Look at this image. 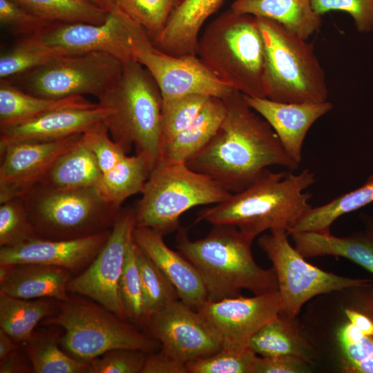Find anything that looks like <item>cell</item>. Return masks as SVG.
Masks as SVG:
<instances>
[{
    "instance_id": "1",
    "label": "cell",
    "mask_w": 373,
    "mask_h": 373,
    "mask_svg": "<svg viewBox=\"0 0 373 373\" xmlns=\"http://www.w3.org/2000/svg\"><path fill=\"white\" fill-rule=\"evenodd\" d=\"M225 116L211 141L186 164L231 193L258 180L271 166L295 170L299 164L286 153L269 123L233 90L222 99Z\"/></svg>"
},
{
    "instance_id": "2",
    "label": "cell",
    "mask_w": 373,
    "mask_h": 373,
    "mask_svg": "<svg viewBox=\"0 0 373 373\" xmlns=\"http://www.w3.org/2000/svg\"><path fill=\"white\" fill-rule=\"evenodd\" d=\"M315 182L309 169L298 174L267 169L245 189L201 210L195 222L233 225L254 238L275 229L289 233L312 207V194L305 190Z\"/></svg>"
},
{
    "instance_id": "3",
    "label": "cell",
    "mask_w": 373,
    "mask_h": 373,
    "mask_svg": "<svg viewBox=\"0 0 373 373\" xmlns=\"http://www.w3.org/2000/svg\"><path fill=\"white\" fill-rule=\"evenodd\" d=\"M176 237L178 251L195 267L207 293V300L278 291L274 268L260 267L253 256L254 238L230 224H214L202 238L192 240L184 228Z\"/></svg>"
},
{
    "instance_id": "4",
    "label": "cell",
    "mask_w": 373,
    "mask_h": 373,
    "mask_svg": "<svg viewBox=\"0 0 373 373\" xmlns=\"http://www.w3.org/2000/svg\"><path fill=\"white\" fill-rule=\"evenodd\" d=\"M196 55L233 90L265 97V50L256 17L229 9L200 34Z\"/></svg>"
},
{
    "instance_id": "5",
    "label": "cell",
    "mask_w": 373,
    "mask_h": 373,
    "mask_svg": "<svg viewBox=\"0 0 373 373\" xmlns=\"http://www.w3.org/2000/svg\"><path fill=\"white\" fill-rule=\"evenodd\" d=\"M256 17L264 44L265 97L285 103L327 101L325 73L313 44L274 20Z\"/></svg>"
},
{
    "instance_id": "6",
    "label": "cell",
    "mask_w": 373,
    "mask_h": 373,
    "mask_svg": "<svg viewBox=\"0 0 373 373\" xmlns=\"http://www.w3.org/2000/svg\"><path fill=\"white\" fill-rule=\"evenodd\" d=\"M112 113L106 122L111 137L126 153L133 146L155 164L161 146L162 97L150 73L139 62L124 64L116 84L99 99Z\"/></svg>"
},
{
    "instance_id": "7",
    "label": "cell",
    "mask_w": 373,
    "mask_h": 373,
    "mask_svg": "<svg viewBox=\"0 0 373 373\" xmlns=\"http://www.w3.org/2000/svg\"><path fill=\"white\" fill-rule=\"evenodd\" d=\"M231 194L185 163L157 162L134 207L136 227L164 236L180 227V218L188 210L218 204Z\"/></svg>"
},
{
    "instance_id": "8",
    "label": "cell",
    "mask_w": 373,
    "mask_h": 373,
    "mask_svg": "<svg viewBox=\"0 0 373 373\" xmlns=\"http://www.w3.org/2000/svg\"><path fill=\"white\" fill-rule=\"evenodd\" d=\"M57 314L43 320L44 325L64 329L61 346L71 356L89 362L115 349L156 352L160 343L125 322L99 303L77 298L58 301Z\"/></svg>"
},
{
    "instance_id": "9",
    "label": "cell",
    "mask_w": 373,
    "mask_h": 373,
    "mask_svg": "<svg viewBox=\"0 0 373 373\" xmlns=\"http://www.w3.org/2000/svg\"><path fill=\"white\" fill-rule=\"evenodd\" d=\"M22 198L39 238L68 240L112 228L122 208L106 202L96 187L35 186Z\"/></svg>"
},
{
    "instance_id": "10",
    "label": "cell",
    "mask_w": 373,
    "mask_h": 373,
    "mask_svg": "<svg viewBox=\"0 0 373 373\" xmlns=\"http://www.w3.org/2000/svg\"><path fill=\"white\" fill-rule=\"evenodd\" d=\"M124 64L103 52L67 54L7 79L41 97L60 99L90 95L99 99L118 81Z\"/></svg>"
},
{
    "instance_id": "11",
    "label": "cell",
    "mask_w": 373,
    "mask_h": 373,
    "mask_svg": "<svg viewBox=\"0 0 373 373\" xmlns=\"http://www.w3.org/2000/svg\"><path fill=\"white\" fill-rule=\"evenodd\" d=\"M288 231L275 229L262 235L258 245L273 264L281 298L280 316L294 320L313 297L351 287L372 285L369 279L351 278L323 271L307 262L288 240Z\"/></svg>"
},
{
    "instance_id": "12",
    "label": "cell",
    "mask_w": 373,
    "mask_h": 373,
    "mask_svg": "<svg viewBox=\"0 0 373 373\" xmlns=\"http://www.w3.org/2000/svg\"><path fill=\"white\" fill-rule=\"evenodd\" d=\"M131 45L133 59L152 75L163 99L191 94L224 99L235 90L197 55L175 57L156 48L141 26L134 31Z\"/></svg>"
},
{
    "instance_id": "13",
    "label": "cell",
    "mask_w": 373,
    "mask_h": 373,
    "mask_svg": "<svg viewBox=\"0 0 373 373\" xmlns=\"http://www.w3.org/2000/svg\"><path fill=\"white\" fill-rule=\"evenodd\" d=\"M135 227L134 208L121 209L107 240L95 258L67 285L68 292L89 298L123 320L127 316L120 292V280Z\"/></svg>"
},
{
    "instance_id": "14",
    "label": "cell",
    "mask_w": 373,
    "mask_h": 373,
    "mask_svg": "<svg viewBox=\"0 0 373 373\" xmlns=\"http://www.w3.org/2000/svg\"><path fill=\"white\" fill-rule=\"evenodd\" d=\"M138 26L115 8L102 23H52L27 37L44 47L67 54L103 52L125 63L133 59L131 38Z\"/></svg>"
},
{
    "instance_id": "15",
    "label": "cell",
    "mask_w": 373,
    "mask_h": 373,
    "mask_svg": "<svg viewBox=\"0 0 373 373\" xmlns=\"http://www.w3.org/2000/svg\"><path fill=\"white\" fill-rule=\"evenodd\" d=\"M144 325L162 351L185 364L211 356L222 347L212 326L198 310L180 299L151 316Z\"/></svg>"
},
{
    "instance_id": "16",
    "label": "cell",
    "mask_w": 373,
    "mask_h": 373,
    "mask_svg": "<svg viewBox=\"0 0 373 373\" xmlns=\"http://www.w3.org/2000/svg\"><path fill=\"white\" fill-rule=\"evenodd\" d=\"M196 310L216 330L222 348L243 350L262 327L280 315L281 298L278 291L252 297L240 295L206 300Z\"/></svg>"
},
{
    "instance_id": "17",
    "label": "cell",
    "mask_w": 373,
    "mask_h": 373,
    "mask_svg": "<svg viewBox=\"0 0 373 373\" xmlns=\"http://www.w3.org/2000/svg\"><path fill=\"white\" fill-rule=\"evenodd\" d=\"M82 134L46 142H25L0 148V203L22 196L38 184L57 159Z\"/></svg>"
},
{
    "instance_id": "18",
    "label": "cell",
    "mask_w": 373,
    "mask_h": 373,
    "mask_svg": "<svg viewBox=\"0 0 373 373\" xmlns=\"http://www.w3.org/2000/svg\"><path fill=\"white\" fill-rule=\"evenodd\" d=\"M111 230L76 239L37 238L15 246L1 247L0 264H42L70 271L86 269L105 244Z\"/></svg>"
},
{
    "instance_id": "19",
    "label": "cell",
    "mask_w": 373,
    "mask_h": 373,
    "mask_svg": "<svg viewBox=\"0 0 373 373\" xmlns=\"http://www.w3.org/2000/svg\"><path fill=\"white\" fill-rule=\"evenodd\" d=\"M112 110L100 104L90 108H64L34 119L0 127V148L25 142L53 141L83 134L106 124Z\"/></svg>"
},
{
    "instance_id": "20",
    "label": "cell",
    "mask_w": 373,
    "mask_h": 373,
    "mask_svg": "<svg viewBox=\"0 0 373 373\" xmlns=\"http://www.w3.org/2000/svg\"><path fill=\"white\" fill-rule=\"evenodd\" d=\"M243 96L247 104L269 123L286 153L299 165L307 133L320 117L333 108L329 101L285 103L265 97Z\"/></svg>"
},
{
    "instance_id": "21",
    "label": "cell",
    "mask_w": 373,
    "mask_h": 373,
    "mask_svg": "<svg viewBox=\"0 0 373 373\" xmlns=\"http://www.w3.org/2000/svg\"><path fill=\"white\" fill-rule=\"evenodd\" d=\"M163 236L151 229L136 227L133 238L173 284L180 300L196 309L207 300L204 283L193 265L179 251L169 248Z\"/></svg>"
},
{
    "instance_id": "22",
    "label": "cell",
    "mask_w": 373,
    "mask_h": 373,
    "mask_svg": "<svg viewBox=\"0 0 373 373\" xmlns=\"http://www.w3.org/2000/svg\"><path fill=\"white\" fill-rule=\"evenodd\" d=\"M224 0H182L161 32L152 41L160 50L175 56L196 55L201 28Z\"/></svg>"
},
{
    "instance_id": "23",
    "label": "cell",
    "mask_w": 373,
    "mask_h": 373,
    "mask_svg": "<svg viewBox=\"0 0 373 373\" xmlns=\"http://www.w3.org/2000/svg\"><path fill=\"white\" fill-rule=\"evenodd\" d=\"M70 271L56 266L15 265L10 276L0 284V293L23 299L52 298L64 301Z\"/></svg>"
},
{
    "instance_id": "24",
    "label": "cell",
    "mask_w": 373,
    "mask_h": 373,
    "mask_svg": "<svg viewBox=\"0 0 373 373\" xmlns=\"http://www.w3.org/2000/svg\"><path fill=\"white\" fill-rule=\"evenodd\" d=\"M84 96L55 99L29 93L7 79L0 80V127L21 123L51 111L97 105Z\"/></svg>"
},
{
    "instance_id": "25",
    "label": "cell",
    "mask_w": 373,
    "mask_h": 373,
    "mask_svg": "<svg viewBox=\"0 0 373 373\" xmlns=\"http://www.w3.org/2000/svg\"><path fill=\"white\" fill-rule=\"evenodd\" d=\"M225 113L224 100L210 97L195 120L174 140L161 147L157 162L186 164L211 141Z\"/></svg>"
},
{
    "instance_id": "26",
    "label": "cell",
    "mask_w": 373,
    "mask_h": 373,
    "mask_svg": "<svg viewBox=\"0 0 373 373\" xmlns=\"http://www.w3.org/2000/svg\"><path fill=\"white\" fill-rule=\"evenodd\" d=\"M289 235L305 258L343 257L373 274V241L365 232L346 237H337L331 232L291 231Z\"/></svg>"
},
{
    "instance_id": "27",
    "label": "cell",
    "mask_w": 373,
    "mask_h": 373,
    "mask_svg": "<svg viewBox=\"0 0 373 373\" xmlns=\"http://www.w3.org/2000/svg\"><path fill=\"white\" fill-rule=\"evenodd\" d=\"M230 9L274 20L305 39L322 25L311 0H234Z\"/></svg>"
},
{
    "instance_id": "28",
    "label": "cell",
    "mask_w": 373,
    "mask_h": 373,
    "mask_svg": "<svg viewBox=\"0 0 373 373\" xmlns=\"http://www.w3.org/2000/svg\"><path fill=\"white\" fill-rule=\"evenodd\" d=\"M102 175L96 158L83 144L80 137L57 159L35 186L55 189L96 187Z\"/></svg>"
},
{
    "instance_id": "29",
    "label": "cell",
    "mask_w": 373,
    "mask_h": 373,
    "mask_svg": "<svg viewBox=\"0 0 373 373\" xmlns=\"http://www.w3.org/2000/svg\"><path fill=\"white\" fill-rule=\"evenodd\" d=\"M154 165L144 154L126 155L111 170L102 173L96 189L106 202L121 208L126 199L142 193Z\"/></svg>"
},
{
    "instance_id": "30",
    "label": "cell",
    "mask_w": 373,
    "mask_h": 373,
    "mask_svg": "<svg viewBox=\"0 0 373 373\" xmlns=\"http://www.w3.org/2000/svg\"><path fill=\"white\" fill-rule=\"evenodd\" d=\"M55 312L52 298L23 299L0 293V329L18 343L31 339L37 324Z\"/></svg>"
},
{
    "instance_id": "31",
    "label": "cell",
    "mask_w": 373,
    "mask_h": 373,
    "mask_svg": "<svg viewBox=\"0 0 373 373\" xmlns=\"http://www.w3.org/2000/svg\"><path fill=\"white\" fill-rule=\"evenodd\" d=\"M294 321L279 315L251 337L248 347L260 356L291 355L310 362L311 350L309 344Z\"/></svg>"
},
{
    "instance_id": "32",
    "label": "cell",
    "mask_w": 373,
    "mask_h": 373,
    "mask_svg": "<svg viewBox=\"0 0 373 373\" xmlns=\"http://www.w3.org/2000/svg\"><path fill=\"white\" fill-rule=\"evenodd\" d=\"M372 202L373 174L358 188L338 196L326 204L312 207L291 231L330 233L332 224L339 217Z\"/></svg>"
},
{
    "instance_id": "33",
    "label": "cell",
    "mask_w": 373,
    "mask_h": 373,
    "mask_svg": "<svg viewBox=\"0 0 373 373\" xmlns=\"http://www.w3.org/2000/svg\"><path fill=\"white\" fill-rule=\"evenodd\" d=\"M48 22L102 23L108 12L86 0H13Z\"/></svg>"
},
{
    "instance_id": "34",
    "label": "cell",
    "mask_w": 373,
    "mask_h": 373,
    "mask_svg": "<svg viewBox=\"0 0 373 373\" xmlns=\"http://www.w3.org/2000/svg\"><path fill=\"white\" fill-rule=\"evenodd\" d=\"M52 334H33L26 342V353L36 373H84L89 362L77 360L66 354L58 346Z\"/></svg>"
},
{
    "instance_id": "35",
    "label": "cell",
    "mask_w": 373,
    "mask_h": 373,
    "mask_svg": "<svg viewBox=\"0 0 373 373\" xmlns=\"http://www.w3.org/2000/svg\"><path fill=\"white\" fill-rule=\"evenodd\" d=\"M137 260L142 286L145 323L151 316L180 298L173 284L137 245Z\"/></svg>"
},
{
    "instance_id": "36",
    "label": "cell",
    "mask_w": 373,
    "mask_h": 373,
    "mask_svg": "<svg viewBox=\"0 0 373 373\" xmlns=\"http://www.w3.org/2000/svg\"><path fill=\"white\" fill-rule=\"evenodd\" d=\"M67 53L44 47L28 37H19L15 44L0 56V78L10 79Z\"/></svg>"
},
{
    "instance_id": "37",
    "label": "cell",
    "mask_w": 373,
    "mask_h": 373,
    "mask_svg": "<svg viewBox=\"0 0 373 373\" xmlns=\"http://www.w3.org/2000/svg\"><path fill=\"white\" fill-rule=\"evenodd\" d=\"M210 97L191 94L162 99L160 149L174 140L195 120Z\"/></svg>"
},
{
    "instance_id": "38",
    "label": "cell",
    "mask_w": 373,
    "mask_h": 373,
    "mask_svg": "<svg viewBox=\"0 0 373 373\" xmlns=\"http://www.w3.org/2000/svg\"><path fill=\"white\" fill-rule=\"evenodd\" d=\"M342 367L348 373H373V336L361 332L350 321L336 333Z\"/></svg>"
},
{
    "instance_id": "39",
    "label": "cell",
    "mask_w": 373,
    "mask_h": 373,
    "mask_svg": "<svg viewBox=\"0 0 373 373\" xmlns=\"http://www.w3.org/2000/svg\"><path fill=\"white\" fill-rule=\"evenodd\" d=\"M115 7L140 25L151 39L162 30L177 0H113Z\"/></svg>"
},
{
    "instance_id": "40",
    "label": "cell",
    "mask_w": 373,
    "mask_h": 373,
    "mask_svg": "<svg viewBox=\"0 0 373 373\" xmlns=\"http://www.w3.org/2000/svg\"><path fill=\"white\" fill-rule=\"evenodd\" d=\"M0 247H12L39 238L21 197L0 203Z\"/></svg>"
},
{
    "instance_id": "41",
    "label": "cell",
    "mask_w": 373,
    "mask_h": 373,
    "mask_svg": "<svg viewBox=\"0 0 373 373\" xmlns=\"http://www.w3.org/2000/svg\"><path fill=\"white\" fill-rule=\"evenodd\" d=\"M120 292L127 319L144 325L142 286L137 260V245L133 238L126 256L120 280Z\"/></svg>"
},
{
    "instance_id": "42",
    "label": "cell",
    "mask_w": 373,
    "mask_h": 373,
    "mask_svg": "<svg viewBox=\"0 0 373 373\" xmlns=\"http://www.w3.org/2000/svg\"><path fill=\"white\" fill-rule=\"evenodd\" d=\"M257 354L249 347L243 350L222 348L207 357L186 364L188 373H254Z\"/></svg>"
},
{
    "instance_id": "43",
    "label": "cell",
    "mask_w": 373,
    "mask_h": 373,
    "mask_svg": "<svg viewBox=\"0 0 373 373\" xmlns=\"http://www.w3.org/2000/svg\"><path fill=\"white\" fill-rule=\"evenodd\" d=\"M106 124L82 134L81 142L94 155L102 173L114 167L127 153L110 136Z\"/></svg>"
},
{
    "instance_id": "44",
    "label": "cell",
    "mask_w": 373,
    "mask_h": 373,
    "mask_svg": "<svg viewBox=\"0 0 373 373\" xmlns=\"http://www.w3.org/2000/svg\"><path fill=\"white\" fill-rule=\"evenodd\" d=\"M147 354L131 349L111 350L91 360L86 373H141Z\"/></svg>"
},
{
    "instance_id": "45",
    "label": "cell",
    "mask_w": 373,
    "mask_h": 373,
    "mask_svg": "<svg viewBox=\"0 0 373 373\" xmlns=\"http://www.w3.org/2000/svg\"><path fill=\"white\" fill-rule=\"evenodd\" d=\"M0 22L20 37L35 35L52 23L38 17L13 0H0Z\"/></svg>"
},
{
    "instance_id": "46",
    "label": "cell",
    "mask_w": 373,
    "mask_h": 373,
    "mask_svg": "<svg viewBox=\"0 0 373 373\" xmlns=\"http://www.w3.org/2000/svg\"><path fill=\"white\" fill-rule=\"evenodd\" d=\"M314 10L320 15L332 10L350 14L360 32L373 30V0H311Z\"/></svg>"
},
{
    "instance_id": "47",
    "label": "cell",
    "mask_w": 373,
    "mask_h": 373,
    "mask_svg": "<svg viewBox=\"0 0 373 373\" xmlns=\"http://www.w3.org/2000/svg\"><path fill=\"white\" fill-rule=\"evenodd\" d=\"M309 361L291 355L258 356L254 373H303L309 371Z\"/></svg>"
},
{
    "instance_id": "48",
    "label": "cell",
    "mask_w": 373,
    "mask_h": 373,
    "mask_svg": "<svg viewBox=\"0 0 373 373\" xmlns=\"http://www.w3.org/2000/svg\"><path fill=\"white\" fill-rule=\"evenodd\" d=\"M141 373H188L186 364L162 350L146 354Z\"/></svg>"
},
{
    "instance_id": "49",
    "label": "cell",
    "mask_w": 373,
    "mask_h": 373,
    "mask_svg": "<svg viewBox=\"0 0 373 373\" xmlns=\"http://www.w3.org/2000/svg\"><path fill=\"white\" fill-rule=\"evenodd\" d=\"M33 372L31 364H28L19 349L0 360V373H27Z\"/></svg>"
},
{
    "instance_id": "50",
    "label": "cell",
    "mask_w": 373,
    "mask_h": 373,
    "mask_svg": "<svg viewBox=\"0 0 373 373\" xmlns=\"http://www.w3.org/2000/svg\"><path fill=\"white\" fill-rule=\"evenodd\" d=\"M19 349L18 342L0 329V360Z\"/></svg>"
},
{
    "instance_id": "51",
    "label": "cell",
    "mask_w": 373,
    "mask_h": 373,
    "mask_svg": "<svg viewBox=\"0 0 373 373\" xmlns=\"http://www.w3.org/2000/svg\"><path fill=\"white\" fill-rule=\"evenodd\" d=\"M90 3L110 12L116 7L113 0H86Z\"/></svg>"
},
{
    "instance_id": "52",
    "label": "cell",
    "mask_w": 373,
    "mask_h": 373,
    "mask_svg": "<svg viewBox=\"0 0 373 373\" xmlns=\"http://www.w3.org/2000/svg\"><path fill=\"white\" fill-rule=\"evenodd\" d=\"M14 267L12 264H0V284L10 276Z\"/></svg>"
},
{
    "instance_id": "53",
    "label": "cell",
    "mask_w": 373,
    "mask_h": 373,
    "mask_svg": "<svg viewBox=\"0 0 373 373\" xmlns=\"http://www.w3.org/2000/svg\"><path fill=\"white\" fill-rule=\"evenodd\" d=\"M363 220L366 227L365 233L373 241V218L370 216H364Z\"/></svg>"
},
{
    "instance_id": "54",
    "label": "cell",
    "mask_w": 373,
    "mask_h": 373,
    "mask_svg": "<svg viewBox=\"0 0 373 373\" xmlns=\"http://www.w3.org/2000/svg\"><path fill=\"white\" fill-rule=\"evenodd\" d=\"M182 0H177V2H178V4H179L180 3Z\"/></svg>"
}]
</instances>
